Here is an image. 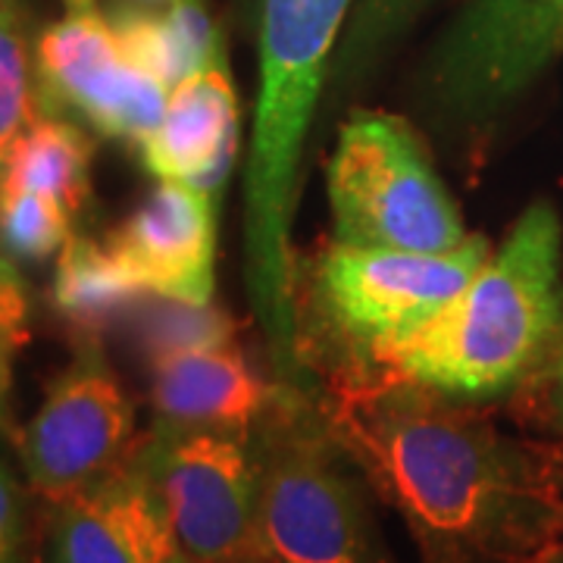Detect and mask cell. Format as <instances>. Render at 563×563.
Returning <instances> with one entry per match:
<instances>
[{
	"mask_svg": "<svg viewBox=\"0 0 563 563\" xmlns=\"http://www.w3.org/2000/svg\"><path fill=\"white\" fill-rule=\"evenodd\" d=\"M13 7H20V0H0V13H7V10H13Z\"/></svg>",
	"mask_w": 563,
	"mask_h": 563,
	"instance_id": "484cf974",
	"label": "cell"
},
{
	"mask_svg": "<svg viewBox=\"0 0 563 563\" xmlns=\"http://www.w3.org/2000/svg\"><path fill=\"white\" fill-rule=\"evenodd\" d=\"M217 201L198 185L161 179L107 239V247L144 291L210 303L217 279Z\"/></svg>",
	"mask_w": 563,
	"mask_h": 563,
	"instance_id": "30bf717a",
	"label": "cell"
},
{
	"mask_svg": "<svg viewBox=\"0 0 563 563\" xmlns=\"http://www.w3.org/2000/svg\"><path fill=\"white\" fill-rule=\"evenodd\" d=\"M435 0H361L357 13L344 29L339 51V81L351 85L363 66L376 60L407 25L420 16Z\"/></svg>",
	"mask_w": 563,
	"mask_h": 563,
	"instance_id": "ffe728a7",
	"label": "cell"
},
{
	"mask_svg": "<svg viewBox=\"0 0 563 563\" xmlns=\"http://www.w3.org/2000/svg\"><path fill=\"white\" fill-rule=\"evenodd\" d=\"M73 213L54 198L0 185V251L10 261H47L69 242Z\"/></svg>",
	"mask_w": 563,
	"mask_h": 563,
	"instance_id": "e0dca14e",
	"label": "cell"
},
{
	"mask_svg": "<svg viewBox=\"0 0 563 563\" xmlns=\"http://www.w3.org/2000/svg\"><path fill=\"white\" fill-rule=\"evenodd\" d=\"M91 154L95 144L81 125L38 110L3 154L0 185L47 195L76 217L91 195Z\"/></svg>",
	"mask_w": 563,
	"mask_h": 563,
	"instance_id": "5bb4252c",
	"label": "cell"
},
{
	"mask_svg": "<svg viewBox=\"0 0 563 563\" xmlns=\"http://www.w3.org/2000/svg\"><path fill=\"white\" fill-rule=\"evenodd\" d=\"M551 3H554V7H558V10L563 13V0H551Z\"/></svg>",
	"mask_w": 563,
	"mask_h": 563,
	"instance_id": "4316f807",
	"label": "cell"
},
{
	"mask_svg": "<svg viewBox=\"0 0 563 563\" xmlns=\"http://www.w3.org/2000/svg\"><path fill=\"white\" fill-rule=\"evenodd\" d=\"M563 347V229L532 203L498 251L429 322L361 361L457 401H488L539 383Z\"/></svg>",
	"mask_w": 563,
	"mask_h": 563,
	"instance_id": "7a4b0ae2",
	"label": "cell"
},
{
	"mask_svg": "<svg viewBox=\"0 0 563 563\" xmlns=\"http://www.w3.org/2000/svg\"><path fill=\"white\" fill-rule=\"evenodd\" d=\"M532 563H563V539L558 544H551L548 551H542Z\"/></svg>",
	"mask_w": 563,
	"mask_h": 563,
	"instance_id": "cb8c5ba5",
	"label": "cell"
},
{
	"mask_svg": "<svg viewBox=\"0 0 563 563\" xmlns=\"http://www.w3.org/2000/svg\"><path fill=\"white\" fill-rule=\"evenodd\" d=\"M488 254L483 235L442 254L332 242L317 263V295L332 325L366 354L432 320Z\"/></svg>",
	"mask_w": 563,
	"mask_h": 563,
	"instance_id": "52a82bcc",
	"label": "cell"
},
{
	"mask_svg": "<svg viewBox=\"0 0 563 563\" xmlns=\"http://www.w3.org/2000/svg\"><path fill=\"white\" fill-rule=\"evenodd\" d=\"M239 147V95L225 54L169 91L161 122L139 141L141 163L157 179L198 185L220 198Z\"/></svg>",
	"mask_w": 563,
	"mask_h": 563,
	"instance_id": "7c38bea8",
	"label": "cell"
},
{
	"mask_svg": "<svg viewBox=\"0 0 563 563\" xmlns=\"http://www.w3.org/2000/svg\"><path fill=\"white\" fill-rule=\"evenodd\" d=\"M335 242L442 254L470 235L420 135L401 117L354 110L329 161Z\"/></svg>",
	"mask_w": 563,
	"mask_h": 563,
	"instance_id": "5b68a950",
	"label": "cell"
},
{
	"mask_svg": "<svg viewBox=\"0 0 563 563\" xmlns=\"http://www.w3.org/2000/svg\"><path fill=\"white\" fill-rule=\"evenodd\" d=\"M107 16H110V25H113L129 63H135L141 73L161 81L163 88L173 91L179 81L203 69L201 57L195 54V47L188 44L185 32L179 29V22L173 20L169 10L154 13L147 7L120 3Z\"/></svg>",
	"mask_w": 563,
	"mask_h": 563,
	"instance_id": "2e32d148",
	"label": "cell"
},
{
	"mask_svg": "<svg viewBox=\"0 0 563 563\" xmlns=\"http://www.w3.org/2000/svg\"><path fill=\"white\" fill-rule=\"evenodd\" d=\"M282 391L285 383H263L232 342L151 361V404L161 426L257 432Z\"/></svg>",
	"mask_w": 563,
	"mask_h": 563,
	"instance_id": "4fadbf2b",
	"label": "cell"
},
{
	"mask_svg": "<svg viewBox=\"0 0 563 563\" xmlns=\"http://www.w3.org/2000/svg\"><path fill=\"white\" fill-rule=\"evenodd\" d=\"M141 342L147 357H163L188 347L232 342V320L213 303H188L161 298L141 313Z\"/></svg>",
	"mask_w": 563,
	"mask_h": 563,
	"instance_id": "ac0fdd59",
	"label": "cell"
},
{
	"mask_svg": "<svg viewBox=\"0 0 563 563\" xmlns=\"http://www.w3.org/2000/svg\"><path fill=\"white\" fill-rule=\"evenodd\" d=\"M147 3H169V0H147Z\"/></svg>",
	"mask_w": 563,
	"mask_h": 563,
	"instance_id": "83f0119b",
	"label": "cell"
},
{
	"mask_svg": "<svg viewBox=\"0 0 563 563\" xmlns=\"http://www.w3.org/2000/svg\"><path fill=\"white\" fill-rule=\"evenodd\" d=\"M254 439L266 554L279 563H401L383 532L379 492L310 391L285 385Z\"/></svg>",
	"mask_w": 563,
	"mask_h": 563,
	"instance_id": "277c9868",
	"label": "cell"
},
{
	"mask_svg": "<svg viewBox=\"0 0 563 563\" xmlns=\"http://www.w3.org/2000/svg\"><path fill=\"white\" fill-rule=\"evenodd\" d=\"M0 169H3V157H0Z\"/></svg>",
	"mask_w": 563,
	"mask_h": 563,
	"instance_id": "f1b7e54d",
	"label": "cell"
},
{
	"mask_svg": "<svg viewBox=\"0 0 563 563\" xmlns=\"http://www.w3.org/2000/svg\"><path fill=\"white\" fill-rule=\"evenodd\" d=\"M242 563H279V561H276L273 554H257V558H247V561Z\"/></svg>",
	"mask_w": 563,
	"mask_h": 563,
	"instance_id": "d4e9b609",
	"label": "cell"
},
{
	"mask_svg": "<svg viewBox=\"0 0 563 563\" xmlns=\"http://www.w3.org/2000/svg\"><path fill=\"white\" fill-rule=\"evenodd\" d=\"M16 444L32 492L51 504L129 463L139 444L135 407L103 357L101 339H79L76 357L51 383Z\"/></svg>",
	"mask_w": 563,
	"mask_h": 563,
	"instance_id": "ba28073f",
	"label": "cell"
},
{
	"mask_svg": "<svg viewBox=\"0 0 563 563\" xmlns=\"http://www.w3.org/2000/svg\"><path fill=\"white\" fill-rule=\"evenodd\" d=\"M29 342V295L13 261L0 251V435L13 432V373Z\"/></svg>",
	"mask_w": 563,
	"mask_h": 563,
	"instance_id": "44dd1931",
	"label": "cell"
},
{
	"mask_svg": "<svg viewBox=\"0 0 563 563\" xmlns=\"http://www.w3.org/2000/svg\"><path fill=\"white\" fill-rule=\"evenodd\" d=\"M544 388V404H548V413L563 426V347L561 354L554 357V363L544 369V376L539 379Z\"/></svg>",
	"mask_w": 563,
	"mask_h": 563,
	"instance_id": "603a6c76",
	"label": "cell"
},
{
	"mask_svg": "<svg viewBox=\"0 0 563 563\" xmlns=\"http://www.w3.org/2000/svg\"><path fill=\"white\" fill-rule=\"evenodd\" d=\"M38 113V88L32 85L29 41L20 7L0 13V157Z\"/></svg>",
	"mask_w": 563,
	"mask_h": 563,
	"instance_id": "d6986e66",
	"label": "cell"
},
{
	"mask_svg": "<svg viewBox=\"0 0 563 563\" xmlns=\"http://www.w3.org/2000/svg\"><path fill=\"white\" fill-rule=\"evenodd\" d=\"M0 563H25V492L0 461Z\"/></svg>",
	"mask_w": 563,
	"mask_h": 563,
	"instance_id": "7402d4cb",
	"label": "cell"
},
{
	"mask_svg": "<svg viewBox=\"0 0 563 563\" xmlns=\"http://www.w3.org/2000/svg\"><path fill=\"white\" fill-rule=\"evenodd\" d=\"M35 51L38 110L76 113L103 139L139 144L161 122L169 88L122 54L98 0H63Z\"/></svg>",
	"mask_w": 563,
	"mask_h": 563,
	"instance_id": "9c48e42d",
	"label": "cell"
},
{
	"mask_svg": "<svg viewBox=\"0 0 563 563\" xmlns=\"http://www.w3.org/2000/svg\"><path fill=\"white\" fill-rule=\"evenodd\" d=\"M354 0H263L261 98L247 163V285L279 383L307 388L295 317L291 220L298 166L325 66Z\"/></svg>",
	"mask_w": 563,
	"mask_h": 563,
	"instance_id": "3957f363",
	"label": "cell"
},
{
	"mask_svg": "<svg viewBox=\"0 0 563 563\" xmlns=\"http://www.w3.org/2000/svg\"><path fill=\"white\" fill-rule=\"evenodd\" d=\"M129 463L154 492L191 563H242L266 554L254 432L154 422Z\"/></svg>",
	"mask_w": 563,
	"mask_h": 563,
	"instance_id": "8992f818",
	"label": "cell"
},
{
	"mask_svg": "<svg viewBox=\"0 0 563 563\" xmlns=\"http://www.w3.org/2000/svg\"><path fill=\"white\" fill-rule=\"evenodd\" d=\"M317 404L420 563H532L563 539L558 444L366 361L335 369Z\"/></svg>",
	"mask_w": 563,
	"mask_h": 563,
	"instance_id": "6da1fadb",
	"label": "cell"
},
{
	"mask_svg": "<svg viewBox=\"0 0 563 563\" xmlns=\"http://www.w3.org/2000/svg\"><path fill=\"white\" fill-rule=\"evenodd\" d=\"M144 295L107 244L69 235L57 257L51 301L79 339H101Z\"/></svg>",
	"mask_w": 563,
	"mask_h": 563,
	"instance_id": "9a60e30c",
	"label": "cell"
},
{
	"mask_svg": "<svg viewBox=\"0 0 563 563\" xmlns=\"http://www.w3.org/2000/svg\"><path fill=\"white\" fill-rule=\"evenodd\" d=\"M47 563H191L132 463L54 504Z\"/></svg>",
	"mask_w": 563,
	"mask_h": 563,
	"instance_id": "8fae6325",
	"label": "cell"
}]
</instances>
